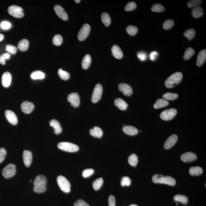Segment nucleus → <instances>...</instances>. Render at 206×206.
Returning a JSON list of instances; mask_svg holds the SVG:
<instances>
[{
  "label": "nucleus",
  "instance_id": "c85d7f7f",
  "mask_svg": "<svg viewBox=\"0 0 206 206\" xmlns=\"http://www.w3.org/2000/svg\"><path fill=\"white\" fill-rule=\"evenodd\" d=\"M29 42L26 39H23L19 42L18 44V48L22 51H27L29 47Z\"/></svg>",
  "mask_w": 206,
  "mask_h": 206
},
{
  "label": "nucleus",
  "instance_id": "4c0bfd02",
  "mask_svg": "<svg viewBox=\"0 0 206 206\" xmlns=\"http://www.w3.org/2000/svg\"><path fill=\"white\" fill-rule=\"evenodd\" d=\"M163 97L166 100H173L176 99L178 97V95L176 93H171V92H168L165 94L163 95Z\"/></svg>",
  "mask_w": 206,
  "mask_h": 206
},
{
  "label": "nucleus",
  "instance_id": "9d476101",
  "mask_svg": "<svg viewBox=\"0 0 206 206\" xmlns=\"http://www.w3.org/2000/svg\"><path fill=\"white\" fill-rule=\"evenodd\" d=\"M177 113V110L175 109H170L165 110L161 113L160 117L161 119L165 121L172 120Z\"/></svg>",
  "mask_w": 206,
  "mask_h": 206
},
{
  "label": "nucleus",
  "instance_id": "13d9d810",
  "mask_svg": "<svg viewBox=\"0 0 206 206\" xmlns=\"http://www.w3.org/2000/svg\"><path fill=\"white\" fill-rule=\"evenodd\" d=\"M4 39V35L2 34H0V41H1Z\"/></svg>",
  "mask_w": 206,
  "mask_h": 206
},
{
  "label": "nucleus",
  "instance_id": "a19ab883",
  "mask_svg": "<svg viewBox=\"0 0 206 206\" xmlns=\"http://www.w3.org/2000/svg\"><path fill=\"white\" fill-rule=\"evenodd\" d=\"M202 3V1L200 0H192L187 3V6L189 8H194L198 7Z\"/></svg>",
  "mask_w": 206,
  "mask_h": 206
},
{
  "label": "nucleus",
  "instance_id": "de8ad7c7",
  "mask_svg": "<svg viewBox=\"0 0 206 206\" xmlns=\"http://www.w3.org/2000/svg\"><path fill=\"white\" fill-rule=\"evenodd\" d=\"M95 173V171L92 169H87L85 170L83 172L82 175L85 178L89 177Z\"/></svg>",
  "mask_w": 206,
  "mask_h": 206
},
{
  "label": "nucleus",
  "instance_id": "f3484780",
  "mask_svg": "<svg viewBox=\"0 0 206 206\" xmlns=\"http://www.w3.org/2000/svg\"><path fill=\"white\" fill-rule=\"evenodd\" d=\"M177 139L178 137L176 134H173L170 136L165 142L164 148L166 149L171 148L176 143Z\"/></svg>",
  "mask_w": 206,
  "mask_h": 206
},
{
  "label": "nucleus",
  "instance_id": "aec40b11",
  "mask_svg": "<svg viewBox=\"0 0 206 206\" xmlns=\"http://www.w3.org/2000/svg\"><path fill=\"white\" fill-rule=\"evenodd\" d=\"M206 50H202L200 52L197 57L196 64L198 67H200L203 65L206 61Z\"/></svg>",
  "mask_w": 206,
  "mask_h": 206
},
{
  "label": "nucleus",
  "instance_id": "5fc2aeb1",
  "mask_svg": "<svg viewBox=\"0 0 206 206\" xmlns=\"http://www.w3.org/2000/svg\"><path fill=\"white\" fill-rule=\"evenodd\" d=\"M74 206H90L89 204L83 200L79 199L74 203Z\"/></svg>",
  "mask_w": 206,
  "mask_h": 206
},
{
  "label": "nucleus",
  "instance_id": "2f4dec72",
  "mask_svg": "<svg viewBox=\"0 0 206 206\" xmlns=\"http://www.w3.org/2000/svg\"><path fill=\"white\" fill-rule=\"evenodd\" d=\"M195 54V51L192 48L188 47L185 51L183 58L185 60H189Z\"/></svg>",
  "mask_w": 206,
  "mask_h": 206
},
{
  "label": "nucleus",
  "instance_id": "e433bc0d",
  "mask_svg": "<svg viewBox=\"0 0 206 206\" xmlns=\"http://www.w3.org/2000/svg\"><path fill=\"white\" fill-rule=\"evenodd\" d=\"M128 162L131 166H136L138 162L137 156L135 154H131L128 158Z\"/></svg>",
  "mask_w": 206,
  "mask_h": 206
},
{
  "label": "nucleus",
  "instance_id": "9b49d317",
  "mask_svg": "<svg viewBox=\"0 0 206 206\" xmlns=\"http://www.w3.org/2000/svg\"><path fill=\"white\" fill-rule=\"evenodd\" d=\"M55 12L58 17L64 21H67L68 19V15L64 8L59 5H57L54 6Z\"/></svg>",
  "mask_w": 206,
  "mask_h": 206
},
{
  "label": "nucleus",
  "instance_id": "4d7b16f0",
  "mask_svg": "<svg viewBox=\"0 0 206 206\" xmlns=\"http://www.w3.org/2000/svg\"><path fill=\"white\" fill-rule=\"evenodd\" d=\"M158 56H159V54H158L157 52L153 51L149 55V57H150L151 60L152 61H154L157 59Z\"/></svg>",
  "mask_w": 206,
  "mask_h": 206
},
{
  "label": "nucleus",
  "instance_id": "412c9836",
  "mask_svg": "<svg viewBox=\"0 0 206 206\" xmlns=\"http://www.w3.org/2000/svg\"><path fill=\"white\" fill-rule=\"evenodd\" d=\"M111 52L113 56L117 59H121L123 57V53L118 46H113L111 48Z\"/></svg>",
  "mask_w": 206,
  "mask_h": 206
},
{
  "label": "nucleus",
  "instance_id": "c756f323",
  "mask_svg": "<svg viewBox=\"0 0 206 206\" xmlns=\"http://www.w3.org/2000/svg\"><path fill=\"white\" fill-rule=\"evenodd\" d=\"M101 20L105 26L107 27L109 26L111 24V17L109 14L106 12H104L101 15Z\"/></svg>",
  "mask_w": 206,
  "mask_h": 206
},
{
  "label": "nucleus",
  "instance_id": "6e6552de",
  "mask_svg": "<svg viewBox=\"0 0 206 206\" xmlns=\"http://www.w3.org/2000/svg\"><path fill=\"white\" fill-rule=\"evenodd\" d=\"M102 92L103 88L102 85L100 84L96 85L92 96V102L95 103L98 102L102 97Z\"/></svg>",
  "mask_w": 206,
  "mask_h": 206
},
{
  "label": "nucleus",
  "instance_id": "a211bd4d",
  "mask_svg": "<svg viewBox=\"0 0 206 206\" xmlns=\"http://www.w3.org/2000/svg\"><path fill=\"white\" fill-rule=\"evenodd\" d=\"M12 76L9 72H7L3 74L2 77V83L3 87L8 88L11 84Z\"/></svg>",
  "mask_w": 206,
  "mask_h": 206
},
{
  "label": "nucleus",
  "instance_id": "3c124183",
  "mask_svg": "<svg viewBox=\"0 0 206 206\" xmlns=\"http://www.w3.org/2000/svg\"><path fill=\"white\" fill-rule=\"evenodd\" d=\"M0 26L2 29L7 30L10 29L11 27V24L10 22H7V21H3L1 23Z\"/></svg>",
  "mask_w": 206,
  "mask_h": 206
},
{
  "label": "nucleus",
  "instance_id": "5701e85b",
  "mask_svg": "<svg viewBox=\"0 0 206 206\" xmlns=\"http://www.w3.org/2000/svg\"><path fill=\"white\" fill-rule=\"evenodd\" d=\"M123 131L126 134L130 136L136 135L138 133L136 128L131 126H125L123 127Z\"/></svg>",
  "mask_w": 206,
  "mask_h": 206
},
{
  "label": "nucleus",
  "instance_id": "052dcab7",
  "mask_svg": "<svg viewBox=\"0 0 206 206\" xmlns=\"http://www.w3.org/2000/svg\"><path fill=\"white\" fill-rule=\"evenodd\" d=\"M129 206H138L137 205H135V204H132V205H131Z\"/></svg>",
  "mask_w": 206,
  "mask_h": 206
},
{
  "label": "nucleus",
  "instance_id": "864d4df0",
  "mask_svg": "<svg viewBox=\"0 0 206 206\" xmlns=\"http://www.w3.org/2000/svg\"><path fill=\"white\" fill-rule=\"evenodd\" d=\"M137 56L139 59L142 61H145L146 60L147 58V56L146 53L144 52H140L137 54Z\"/></svg>",
  "mask_w": 206,
  "mask_h": 206
},
{
  "label": "nucleus",
  "instance_id": "37998d69",
  "mask_svg": "<svg viewBox=\"0 0 206 206\" xmlns=\"http://www.w3.org/2000/svg\"><path fill=\"white\" fill-rule=\"evenodd\" d=\"M165 10L164 7L160 3L154 4L151 8L152 11L154 12H161L164 11Z\"/></svg>",
  "mask_w": 206,
  "mask_h": 206
},
{
  "label": "nucleus",
  "instance_id": "f704fd0d",
  "mask_svg": "<svg viewBox=\"0 0 206 206\" xmlns=\"http://www.w3.org/2000/svg\"><path fill=\"white\" fill-rule=\"evenodd\" d=\"M184 35L188 39V40L191 41L195 36V30L193 29L188 30L184 33Z\"/></svg>",
  "mask_w": 206,
  "mask_h": 206
},
{
  "label": "nucleus",
  "instance_id": "bf43d9fd",
  "mask_svg": "<svg viewBox=\"0 0 206 206\" xmlns=\"http://www.w3.org/2000/svg\"><path fill=\"white\" fill-rule=\"evenodd\" d=\"M74 1L76 3H79L81 1H80V0H75Z\"/></svg>",
  "mask_w": 206,
  "mask_h": 206
},
{
  "label": "nucleus",
  "instance_id": "79ce46f5",
  "mask_svg": "<svg viewBox=\"0 0 206 206\" xmlns=\"http://www.w3.org/2000/svg\"><path fill=\"white\" fill-rule=\"evenodd\" d=\"M53 43L55 45L59 46L61 45L63 42V38L61 35H56L53 39Z\"/></svg>",
  "mask_w": 206,
  "mask_h": 206
},
{
  "label": "nucleus",
  "instance_id": "58836bf2",
  "mask_svg": "<svg viewBox=\"0 0 206 206\" xmlns=\"http://www.w3.org/2000/svg\"><path fill=\"white\" fill-rule=\"evenodd\" d=\"M174 199L176 201L181 202L184 204H187L188 202L187 197L183 195H176L174 197Z\"/></svg>",
  "mask_w": 206,
  "mask_h": 206
},
{
  "label": "nucleus",
  "instance_id": "39448f33",
  "mask_svg": "<svg viewBox=\"0 0 206 206\" xmlns=\"http://www.w3.org/2000/svg\"><path fill=\"white\" fill-rule=\"evenodd\" d=\"M58 186L62 191L65 193H69L70 191L71 185L70 182L62 176H59L57 178Z\"/></svg>",
  "mask_w": 206,
  "mask_h": 206
},
{
  "label": "nucleus",
  "instance_id": "680f3d73",
  "mask_svg": "<svg viewBox=\"0 0 206 206\" xmlns=\"http://www.w3.org/2000/svg\"><path fill=\"white\" fill-rule=\"evenodd\" d=\"M30 182H32V180H30Z\"/></svg>",
  "mask_w": 206,
  "mask_h": 206
},
{
  "label": "nucleus",
  "instance_id": "cd10ccee",
  "mask_svg": "<svg viewBox=\"0 0 206 206\" xmlns=\"http://www.w3.org/2000/svg\"><path fill=\"white\" fill-rule=\"evenodd\" d=\"M169 102L168 101L164 99H158L154 105V108L155 109L165 107L168 106Z\"/></svg>",
  "mask_w": 206,
  "mask_h": 206
},
{
  "label": "nucleus",
  "instance_id": "20e7f679",
  "mask_svg": "<svg viewBox=\"0 0 206 206\" xmlns=\"http://www.w3.org/2000/svg\"><path fill=\"white\" fill-rule=\"evenodd\" d=\"M57 146L60 150L69 152H77L79 149L77 145L69 142H61L58 144Z\"/></svg>",
  "mask_w": 206,
  "mask_h": 206
},
{
  "label": "nucleus",
  "instance_id": "ea45409f",
  "mask_svg": "<svg viewBox=\"0 0 206 206\" xmlns=\"http://www.w3.org/2000/svg\"><path fill=\"white\" fill-rule=\"evenodd\" d=\"M126 31L129 35H135L138 32V28L136 26L129 25L126 28Z\"/></svg>",
  "mask_w": 206,
  "mask_h": 206
},
{
  "label": "nucleus",
  "instance_id": "2eb2a0df",
  "mask_svg": "<svg viewBox=\"0 0 206 206\" xmlns=\"http://www.w3.org/2000/svg\"><path fill=\"white\" fill-rule=\"evenodd\" d=\"M23 160L25 165L27 167L31 165L33 160V156L31 151L28 150H24L23 154Z\"/></svg>",
  "mask_w": 206,
  "mask_h": 206
},
{
  "label": "nucleus",
  "instance_id": "4468645a",
  "mask_svg": "<svg viewBox=\"0 0 206 206\" xmlns=\"http://www.w3.org/2000/svg\"><path fill=\"white\" fill-rule=\"evenodd\" d=\"M21 108L23 112L25 114H29L33 111L35 105L32 103L25 101L21 104Z\"/></svg>",
  "mask_w": 206,
  "mask_h": 206
},
{
  "label": "nucleus",
  "instance_id": "473e14b6",
  "mask_svg": "<svg viewBox=\"0 0 206 206\" xmlns=\"http://www.w3.org/2000/svg\"><path fill=\"white\" fill-rule=\"evenodd\" d=\"M31 77L33 79H42L45 78V74L41 71H36L31 74Z\"/></svg>",
  "mask_w": 206,
  "mask_h": 206
},
{
  "label": "nucleus",
  "instance_id": "09e8293b",
  "mask_svg": "<svg viewBox=\"0 0 206 206\" xmlns=\"http://www.w3.org/2000/svg\"><path fill=\"white\" fill-rule=\"evenodd\" d=\"M131 181L130 178L127 176H124L122 177L121 182V185L122 186H130Z\"/></svg>",
  "mask_w": 206,
  "mask_h": 206
},
{
  "label": "nucleus",
  "instance_id": "bb28decb",
  "mask_svg": "<svg viewBox=\"0 0 206 206\" xmlns=\"http://www.w3.org/2000/svg\"><path fill=\"white\" fill-rule=\"evenodd\" d=\"M90 133L91 136L95 138H100L103 135V132L100 128L95 127L90 129Z\"/></svg>",
  "mask_w": 206,
  "mask_h": 206
},
{
  "label": "nucleus",
  "instance_id": "423d86ee",
  "mask_svg": "<svg viewBox=\"0 0 206 206\" xmlns=\"http://www.w3.org/2000/svg\"><path fill=\"white\" fill-rule=\"evenodd\" d=\"M8 11L10 15L16 18H21L24 16L23 9L20 7L13 5L9 7Z\"/></svg>",
  "mask_w": 206,
  "mask_h": 206
},
{
  "label": "nucleus",
  "instance_id": "8fccbe9b",
  "mask_svg": "<svg viewBox=\"0 0 206 206\" xmlns=\"http://www.w3.org/2000/svg\"><path fill=\"white\" fill-rule=\"evenodd\" d=\"M6 49L7 51L13 54H15L17 52V47L15 46L10 45V44L7 45Z\"/></svg>",
  "mask_w": 206,
  "mask_h": 206
},
{
  "label": "nucleus",
  "instance_id": "7c9ffc66",
  "mask_svg": "<svg viewBox=\"0 0 206 206\" xmlns=\"http://www.w3.org/2000/svg\"><path fill=\"white\" fill-rule=\"evenodd\" d=\"M189 171L192 176H198L203 173V169L200 166H193L190 168Z\"/></svg>",
  "mask_w": 206,
  "mask_h": 206
},
{
  "label": "nucleus",
  "instance_id": "f257e3e1",
  "mask_svg": "<svg viewBox=\"0 0 206 206\" xmlns=\"http://www.w3.org/2000/svg\"><path fill=\"white\" fill-rule=\"evenodd\" d=\"M47 180L46 177L43 175H39L35 177L34 182L33 191L37 193H42L47 189L46 185Z\"/></svg>",
  "mask_w": 206,
  "mask_h": 206
},
{
  "label": "nucleus",
  "instance_id": "6e6d98bb",
  "mask_svg": "<svg viewBox=\"0 0 206 206\" xmlns=\"http://www.w3.org/2000/svg\"><path fill=\"white\" fill-rule=\"evenodd\" d=\"M109 206H115L116 205V200L115 197L111 195L110 196L109 198Z\"/></svg>",
  "mask_w": 206,
  "mask_h": 206
},
{
  "label": "nucleus",
  "instance_id": "a878e982",
  "mask_svg": "<svg viewBox=\"0 0 206 206\" xmlns=\"http://www.w3.org/2000/svg\"><path fill=\"white\" fill-rule=\"evenodd\" d=\"M203 14V8L199 6L193 8L191 12L192 16L194 18H198L202 17Z\"/></svg>",
  "mask_w": 206,
  "mask_h": 206
},
{
  "label": "nucleus",
  "instance_id": "f8f14e48",
  "mask_svg": "<svg viewBox=\"0 0 206 206\" xmlns=\"http://www.w3.org/2000/svg\"><path fill=\"white\" fill-rule=\"evenodd\" d=\"M68 100L71 105L74 107H77L79 106V96L77 93L74 92L70 94L68 96Z\"/></svg>",
  "mask_w": 206,
  "mask_h": 206
},
{
  "label": "nucleus",
  "instance_id": "f03ea898",
  "mask_svg": "<svg viewBox=\"0 0 206 206\" xmlns=\"http://www.w3.org/2000/svg\"><path fill=\"white\" fill-rule=\"evenodd\" d=\"M182 74L177 72L172 74L165 81V84L167 88H171L178 85L182 81Z\"/></svg>",
  "mask_w": 206,
  "mask_h": 206
},
{
  "label": "nucleus",
  "instance_id": "6ab92c4d",
  "mask_svg": "<svg viewBox=\"0 0 206 206\" xmlns=\"http://www.w3.org/2000/svg\"><path fill=\"white\" fill-rule=\"evenodd\" d=\"M181 160L184 162H189L194 161L197 159L196 154L191 152H187L181 156Z\"/></svg>",
  "mask_w": 206,
  "mask_h": 206
},
{
  "label": "nucleus",
  "instance_id": "dca6fc26",
  "mask_svg": "<svg viewBox=\"0 0 206 206\" xmlns=\"http://www.w3.org/2000/svg\"><path fill=\"white\" fill-rule=\"evenodd\" d=\"M119 90L123 93V95L127 96H130L133 93V89L130 85L122 83L119 85Z\"/></svg>",
  "mask_w": 206,
  "mask_h": 206
},
{
  "label": "nucleus",
  "instance_id": "ddd939ff",
  "mask_svg": "<svg viewBox=\"0 0 206 206\" xmlns=\"http://www.w3.org/2000/svg\"><path fill=\"white\" fill-rule=\"evenodd\" d=\"M5 116L8 121L13 125L18 123V118L15 113L10 110H7L5 112Z\"/></svg>",
  "mask_w": 206,
  "mask_h": 206
},
{
  "label": "nucleus",
  "instance_id": "1a4fd4ad",
  "mask_svg": "<svg viewBox=\"0 0 206 206\" xmlns=\"http://www.w3.org/2000/svg\"><path fill=\"white\" fill-rule=\"evenodd\" d=\"M90 27L89 24H85L79 30L78 35V38L80 41H84L89 34Z\"/></svg>",
  "mask_w": 206,
  "mask_h": 206
},
{
  "label": "nucleus",
  "instance_id": "a18cd8bd",
  "mask_svg": "<svg viewBox=\"0 0 206 206\" xmlns=\"http://www.w3.org/2000/svg\"><path fill=\"white\" fill-rule=\"evenodd\" d=\"M137 5L135 3L133 2H130L126 5L125 10L127 12L132 11V10L135 9Z\"/></svg>",
  "mask_w": 206,
  "mask_h": 206
},
{
  "label": "nucleus",
  "instance_id": "393cba45",
  "mask_svg": "<svg viewBox=\"0 0 206 206\" xmlns=\"http://www.w3.org/2000/svg\"><path fill=\"white\" fill-rule=\"evenodd\" d=\"M91 62V57L89 55L87 54L83 58L82 62V67L83 69L86 70L90 67Z\"/></svg>",
  "mask_w": 206,
  "mask_h": 206
},
{
  "label": "nucleus",
  "instance_id": "603ef678",
  "mask_svg": "<svg viewBox=\"0 0 206 206\" xmlns=\"http://www.w3.org/2000/svg\"><path fill=\"white\" fill-rule=\"evenodd\" d=\"M7 154L6 149L3 148H0V163L4 160Z\"/></svg>",
  "mask_w": 206,
  "mask_h": 206
},
{
  "label": "nucleus",
  "instance_id": "0eeeda50",
  "mask_svg": "<svg viewBox=\"0 0 206 206\" xmlns=\"http://www.w3.org/2000/svg\"><path fill=\"white\" fill-rule=\"evenodd\" d=\"M16 171L15 165L9 164L3 168L2 173L5 178H9L15 175Z\"/></svg>",
  "mask_w": 206,
  "mask_h": 206
},
{
  "label": "nucleus",
  "instance_id": "4be33fe9",
  "mask_svg": "<svg viewBox=\"0 0 206 206\" xmlns=\"http://www.w3.org/2000/svg\"><path fill=\"white\" fill-rule=\"evenodd\" d=\"M50 125L54 128V133L56 134H59L62 132V128L60 122L57 120H52L50 122Z\"/></svg>",
  "mask_w": 206,
  "mask_h": 206
},
{
  "label": "nucleus",
  "instance_id": "c03bdc74",
  "mask_svg": "<svg viewBox=\"0 0 206 206\" xmlns=\"http://www.w3.org/2000/svg\"><path fill=\"white\" fill-rule=\"evenodd\" d=\"M174 24V22L173 20L171 19H167L163 23V29L165 30H168L171 29L173 27Z\"/></svg>",
  "mask_w": 206,
  "mask_h": 206
},
{
  "label": "nucleus",
  "instance_id": "7ed1b4c3",
  "mask_svg": "<svg viewBox=\"0 0 206 206\" xmlns=\"http://www.w3.org/2000/svg\"><path fill=\"white\" fill-rule=\"evenodd\" d=\"M152 181L155 183L165 184L172 186H175L176 183L175 179L173 177L159 174H156L153 176Z\"/></svg>",
  "mask_w": 206,
  "mask_h": 206
},
{
  "label": "nucleus",
  "instance_id": "49530a36",
  "mask_svg": "<svg viewBox=\"0 0 206 206\" xmlns=\"http://www.w3.org/2000/svg\"><path fill=\"white\" fill-rule=\"evenodd\" d=\"M10 55L8 53H4L0 56V64L3 65H4L6 64V60L9 59Z\"/></svg>",
  "mask_w": 206,
  "mask_h": 206
},
{
  "label": "nucleus",
  "instance_id": "b1692460",
  "mask_svg": "<svg viewBox=\"0 0 206 206\" xmlns=\"http://www.w3.org/2000/svg\"><path fill=\"white\" fill-rule=\"evenodd\" d=\"M115 106H117L122 111H125L127 109L128 104L123 99L121 98H118L115 99Z\"/></svg>",
  "mask_w": 206,
  "mask_h": 206
},
{
  "label": "nucleus",
  "instance_id": "c9c22d12",
  "mask_svg": "<svg viewBox=\"0 0 206 206\" xmlns=\"http://www.w3.org/2000/svg\"><path fill=\"white\" fill-rule=\"evenodd\" d=\"M103 182H104V181H103V179L101 177L96 179L92 184L94 189L95 191H97L100 189L102 186Z\"/></svg>",
  "mask_w": 206,
  "mask_h": 206
},
{
  "label": "nucleus",
  "instance_id": "72a5a7b5",
  "mask_svg": "<svg viewBox=\"0 0 206 206\" xmlns=\"http://www.w3.org/2000/svg\"><path fill=\"white\" fill-rule=\"evenodd\" d=\"M58 73L59 77L63 80L67 81L70 79V74L62 69L60 68L58 70Z\"/></svg>",
  "mask_w": 206,
  "mask_h": 206
}]
</instances>
